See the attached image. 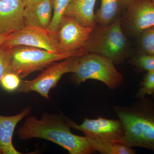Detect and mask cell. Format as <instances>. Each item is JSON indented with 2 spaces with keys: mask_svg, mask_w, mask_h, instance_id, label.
I'll list each match as a JSON object with an SVG mask.
<instances>
[{
  "mask_svg": "<svg viewBox=\"0 0 154 154\" xmlns=\"http://www.w3.org/2000/svg\"><path fill=\"white\" fill-rule=\"evenodd\" d=\"M12 48L0 47V82L10 72Z\"/></svg>",
  "mask_w": 154,
  "mask_h": 154,
  "instance_id": "22",
  "label": "cell"
},
{
  "mask_svg": "<svg viewBox=\"0 0 154 154\" xmlns=\"http://www.w3.org/2000/svg\"><path fill=\"white\" fill-rule=\"evenodd\" d=\"M30 107L23 109L21 113L12 116L0 115V151L3 154H21L14 147L12 138L17 124L29 115Z\"/></svg>",
  "mask_w": 154,
  "mask_h": 154,
  "instance_id": "12",
  "label": "cell"
},
{
  "mask_svg": "<svg viewBox=\"0 0 154 154\" xmlns=\"http://www.w3.org/2000/svg\"><path fill=\"white\" fill-rule=\"evenodd\" d=\"M71 128L67 117L45 113L40 119L34 116L28 117L17 133L20 140H46L61 146L70 154H91L97 152L85 136L74 134Z\"/></svg>",
  "mask_w": 154,
  "mask_h": 154,
  "instance_id": "1",
  "label": "cell"
},
{
  "mask_svg": "<svg viewBox=\"0 0 154 154\" xmlns=\"http://www.w3.org/2000/svg\"><path fill=\"white\" fill-rule=\"evenodd\" d=\"M81 56L71 57L52 64L33 79L22 81L18 92L26 94L33 91L49 99L50 91L56 87L62 76L75 72Z\"/></svg>",
  "mask_w": 154,
  "mask_h": 154,
  "instance_id": "6",
  "label": "cell"
},
{
  "mask_svg": "<svg viewBox=\"0 0 154 154\" xmlns=\"http://www.w3.org/2000/svg\"><path fill=\"white\" fill-rule=\"evenodd\" d=\"M68 122L71 128L83 133L88 138L116 140L124 135V128L119 119L86 118L82 124L79 125L68 118Z\"/></svg>",
  "mask_w": 154,
  "mask_h": 154,
  "instance_id": "10",
  "label": "cell"
},
{
  "mask_svg": "<svg viewBox=\"0 0 154 154\" xmlns=\"http://www.w3.org/2000/svg\"><path fill=\"white\" fill-rule=\"evenodd\" d=\"M0 154H2V152L1 151H0Z\"/></svg>",
  "mask_w": 154,
  "mask_h": 154,
  "instance_id": "26",
  "label": "cell"
},
{
  "mask_svg": "<svg viewBox=\"0 0 154 154\" xmlns=\"http://www.w3.org/2000/svg\"><path fill=\"white\" fill-rule=\"evenodd\" d=\"M96 152L102 154H135L136 151L131 147L116 143L113 140L88 138Z\"/></svg>",
  "mask_w": 154,
  "mask_h": 154,
  "instance_id": "16",
  "label": "cell"
},
{
  "mask_svg": "<svg viewBox=\"0 0 154 154\" xmlns=\"http://www.w3.org/2000/svg\"><path fill=\"white\" fill-rule=\"evenodd\" d=\"M22 0H0V34H11L26 26Z\"/></svg>",
  "mask_w": 154,
  "mask_h": 154,
  "instance_id": "11",
  "label": "cell"
},
{
  "mask_svg": "<svg viewBox=\"0 0 154 154\" xmlns=\"http://www.w3.org/2000/svg\"><path fill=\"white\" fill-rule=\"evenodd\" d=\"M21 78L17 74L9 72L1 80V85L5 91L14 92L19 89L22 83Z\"/></svg>",
  "mask_w": 154,
  "mask_h": 154,
  "instance_id": "21",
  "label": "cell"
},
{
  "mask_svg": "<svg viewBox=\"0 0 154 154\" xmlns=\"http://www.w3.org/2000/svg\"><path fill=\"white\" fill-rule=\"evenodd\" d=\"M10 34H0V46L8 39Z\"/></svg>",
  "mask_w": 154,
  "mask_h": 154,
  "instance_id": "23",
  "label": "cell"
},
{
  "mask_svg": "<svg viewBox=\"0 0 154 154\" xmlns=\"http://www.w3.org/2000/svg\"><path fill=\"white\" fill-rule=\"evenodd\" d=\"M127 107H113L124 128L123 137L116 143L154 152V105L145 99Z\"/></svg>",
  "mask_w": 154,
  "mask_h": 154,
  "instance_id": "2",
  "label": "cell"
},
{
  "mask_svg": "<svg viewBox=\"0 0 154 154\" xmlns=\"http://www.w3.org/2000/svg\"><path fill=\"white\" fill-rule=\"evenodd\" d=\"M96 0H72L64 15L72 17L85 27L93 29L96 25L94 8Z\"/></svg>",
  "mask_w": 154,
  "mask_h": 154,
  "instance_id": "14",
  "label": "cell"
},
{
  "mask_svg": "<svg viewBox=\"0 0 154 154\" xmlns=\"http://www.w3.org/2000/svg\"><path fill=\"white\" fill-rule=\"evenodd\" d=\"M74 81L78 85L89 79L100 81L110 90L123 84V76L117 70L112 60L104 56L88 53L81 57L75 72Z\"/></svg>",
  "mask_w": 154,
  "mask_h": 154,
  "instance_id": "5",
  "label": "cell"
},
{
  "mask_svg": "<svg viewBox=\"0 0 154 154\" xmlns=\"http://www.w3.org/2000/svg\"><path fill=\"white\" fill-rule=\"evenodd\" d=\"M149 95L154 96V69L147 72L136 96L138 99H142Z\"/></svg>",
  "mask_w": 154,
  "mask_h": 154,
  "instance_id": "19",
  "label": "cell"
},
{
  "mask_svg": "<svg viewBox=\"0 0 154 154\" xmlns=\"http://www.w3.org/2000/svg\"><path fill=\"white\" fill-rule=\"evenodd\" d=\"M121 26L128 37L137 38L154 26V6L151 0H134L121 17Z\"/></svg>",
  "mask_w": 154,
  "mask_h": 154,
  "instance_id": "8",
  "label": "cell"
},
{
  "mask_svg": "<svg viewBox=\"0 0 154 154\" xmlns=\"http://www.w3.org/2000/svg\"><path fill=\"white\" fill-rule=\"evenodd\" d=\"M52 0H41L25 6L24 18L26 25L46 29L52 17Z\"/></svg>",
  "mask_w": 154,
  "mask_h": 154,
  "instance_id": "13",
  "label": "cell"
},
{
  "mask_svg": "<svg viewBox=\"0 0 154 154\" xmlns=\"http://www.w3.org/2000/svg\"><path fill=\"white\" fill-rule=\"evenodd\" d=\"M134 0H101V5L95 14L96 24L107 25L120 19Z\"/></svg>",
  "mask_w": 154,
  "mask_h": 154,
  "instance_id": "15",
  "label": "cell"
},
{
  "mask_svg": "<svg viewBox=\"0 0 154 154\" xmlns=\"http://www.w3.org/2000/svg\"><path fill=\"white\" fill-rule=\"evenodd\" d=\"M72 0H52L53 14L48 29L56 32L69 4Z\"/></svg>",
  "mask_w": 154,
  "mask_h": 154,
  "instance_id": "17",
  "label": "cell"
},
{
  "mask_svg": "<svg viewBox=\"0 0 154 154\" xmlns=\"http://www.w3.org/2000/svg\"><path fill=\"white\" fill-rule=\"evenodd\" d=\"M137 38L140 53L154 55V26L146 29Z\"/></svg>",
  "mask_w": 154,
  "mask_h": 154,
  "instance_id": "18",
  "label": "cell"
},
{
  "mask_svg": "<svg viewBox=\"0 0 154 154\" xmlns=\"http://www.w3.org/2000/svg\"></svg>",
  "mask_w": 154,
  "mask_h": 154,
  "instance_id": "27",
  "label": "cell"
},
{
  "mask_svg": "<svg viewBox=\"0 0 154 154\" xmlns=\"http://www.w3.org/2000/svg\"><path fill=\"white\" fill-rule=\"evenodd\" d=\"M92 30L64 15L56 32L59 53L73 52L85 48Z\"/></svg>",
  "mask_w": 154,
  "mask_h": 154,
  "instance_id": "9",
  "label": "cell"
},
{
  "mask_svg": "<svg viewBox=\"0 0 154 154\" xmlns=\"http://www.w3.org/2000/svg\"><path fill=\"white\" fill-rule=\"evenodd\" d=\"M88 53L86 48L73 52L57 53L37 48L16 46L12 48L10 72L24 78L33 72L43 70L57 62L71 57L81 56Z\"/></svg>",
  "mask_w": 154,
  "mask_h": 154,
  "instance_id": "4",
  "label": "cell"
},
{
  "mask_svg": "<svg viewBox=\"0 0 154 154\" xmlns=\"http://www.w3.org/2000/svg\"><path fill=\"white\" fill-rule=\"evenodd\" d=\"M40 1H41V0H22L25 7L30 5V4L39 2Z\"/></svg>",
  "mask_w": 154,
  "mask_h": 154,
  "instance_id": "24",
  "label": "cell"
},
{
  "mask_svg": "<svg viewBox=\"0 0 154 154\" xmlns=\"http://www.w3.org/2000/svg\"><path fill=\"white\" fill-rule=\"evenodd\" d=\"M133 63L140 69L151 71L154 69V55L140 53L134 58Z\"/></svg>",
  "mask_w": 154,
  "mask_h": 154,
  "instance_id": "20",
  "label": "cell"
},
{
  "mask_svg": "<svg viewBox=\"0 0 154 154\" xmlns=\"http://www.w3.org/2000/svg\"><path fill=\"white\" fill-rule=\"evenodd\" d=\"M121 20L120 18L107 25L96 24L86 43L88 52L104 56L114 64L123 63L129 56L130 45Z\"/></svg>",
  "mask_w": 154,
  "mask_h": 154,
  "instance_id": "3",
  "label": "cell"
},
{
  "mask_svg": "<svg viewBox=\"0 0 154 154\" xmlns=\"http://www.w3.org/2000/svg\"><path fill=\"white\" fill-rule=\"evenodd\" d=\"M151 2L152 5H153L154 6V0H151Z\"/></svg>",
  "mask_w": 154,
  "mask_h": 154,
  "instance_id": "25",
  "label": "cell"
},
{
  "mask_svg": "<svg viewBox=\"0 0 154 154\" xmlns=\"http://www.w3.org/2000/svg\"><path fill=\"white\" fill-rule=\"evenodd\" d=\"M30 46L59 53L56 32L48 29L26 25L18 31L11 33L8 39L0 47Z\"/></svg>",
  "mask_w": 154,
  "mask_h": 154,
  "instance_id": "7",
  "label": "cell"
}]
</instances>
